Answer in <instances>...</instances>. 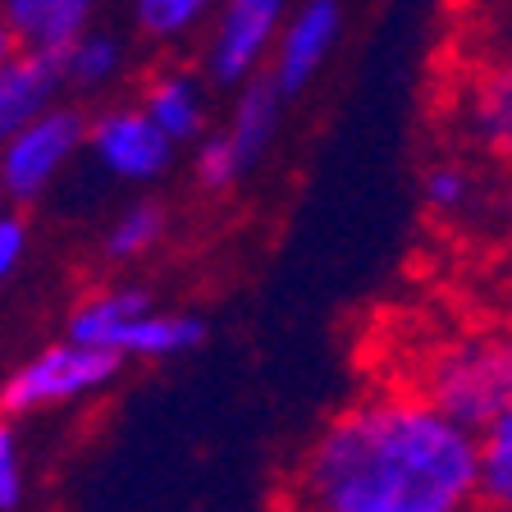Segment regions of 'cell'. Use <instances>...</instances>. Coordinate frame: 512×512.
<instances>
[{
    "mask_svg": "<svg viewBox=\"0 0 512 512\" xmlns=\"http://www.w3.org/2000/svg\"><path fill=\"white\" fill-rule=\"evenodd\" d=\"M142 311H151V293L147 288H106L96 298L78 302L64 320V334L78 343H92V348H110L115 334L124 330L128 320H138Z\"/></svg>",
    "mask_w": 512,
    "mask_h": 512,
    "instance_id": "obj_15",
    "label": "cell"
},
{
    "mask_svg": "<svg viewBox=\"0 0 512 512\" xmlns=\"http://www.w3.org/2000/svg\"><path fill=\"white\" fill-rule=\"evenodd\" d=\"M23 503V453L14 435V416L0 412V512H19Z\"/></svg>",
    "mask_w": 512,
    "mask_h": 512,
    "instance_id": "obj_21",
    "label": "cell"
},
{
    "mask_svg": "<svg viewBox=\"0 0 512 512\" xmlns=\"http://www.w3.org/2000/svg\"><path fill=\"white\" fill-rule=\"evenodd\" d=\"M87 128H92V119L83 110L55 101L51 110H42L19 133L0 142V179H5L10 202H37L55 183V174L87 147Z\"/></svg>",
    "mask_w": 512,
    "mask_h": 512,
    "instance_id": "obj_4",
    "label": "cell"
},
{
    "mask_svg": "<svg viewBox=\"0 0 512 512\" xmlns=\"http://www.w3.org/2000/svg\"><path fill=\"white\" fill-rule=\"evenodd\" d=\"M142 106L179 147L206 138V87L188 69H165V74L151 78L147 92H142Z\"/></svg>",
    "mask_w": 512,
    "mask_h": 512,
    "instance_id": "obj_13",
    "label": "cell"
},
{
    "mask_svg": "<svg viewBox=\"0 0 512 512\" xmlns=\"http://www.w3.org/2000/svg\"><path fill=\"white\" fill-rule=\"evenodd\" d=\"M339 32H343L339 0H302L298 10L288 14L284 32H279V46L270 55V78L279 83V92L288 101L316 83V74L325 69L334 46H339Z\"/></svg>",
    "mask_w": 512,
    "mask_h": 512,
    "instance_id": "obj_8",
    "label": "cell"
},
{
    "mask_svg": "<svg viewBox=\"0 0 512 512\" xmlns=\"http://www.w3.org/2000/svg\"><path fill=\"white\" fill-rule=\"evenodd\" d=\"M60 87H69V78H64V51H32V46H23L0 69V142L10 138V133H19L42 110H51L60 101Z\"/></svg>",
    "mask_w": 512,
    "mask_h": 512,
    "instance_id": "obj_10",
    "label": "cell"
},
{
    "mask_svg": "<svg viewBox=\"0 0 512 512\" xmlns=\"http://www.w3.org/2000/svg\"><path fill=\"white\" fill-rule=\"evenodd\" d=\"M206 343V320L202 316H160V311H142L138 320H128L115 334L110 352L119 357H142V362H165V357H183Z\"/></svg>",
    "mask_w": 512,
    "mask_h": 512,
    "instance_id": "obj_14",
    "label": "cell"
},
{
    "mask_svg": "<svg viewBox=\"0 0 512 512\" xmlns=\"http://www.w3.org/2000/svg\"><path fill=\"white\" fill-rule=\"evenodd\" d=\"M453 124L471 156L499 174H512V51L467 69L453 101Z\"/></svg>",
    "mask_w": 512,
    "mask_h": 512,
    "instance_id": "obj_6",
    "label": "cell"
},
{
    "mask_svg": "<svg viewBox=\"0 0 512 512\" xmlns=\"http://www.w3.org/2000/svg\"><path fill=\"white\" fill-rule=\"evenodd\" d=\"M119 69H124V42L110 37V32L87 28L83 37L64 51V78H69V87H78V92H101V87H110L119 78Z\"/></svg>",
    "mask_w": 512,
    "mask_h": 512,
    "instance_id": "obj_16",
    "label": "cell"
},
{
    "mask_svg": "<svg viewBox=\"0 0 512 512\" xmlns=\"http://www.w3.org/2000/svg\"><path fill=\"white\" fill-rule=\"evenodd\" d=\"M211 10H220V0H138L133 19L151 42H179Z\"/></svg>",
    "mask_w": 512,
    "mask_h": 512,
    "instance_id": "obj_19",
    "label": "cell"
},
{
    "mask_svg": "<svg viewBox=\"0 0 512 512\" xmlns=\"http://www.w3.org/2000/svg\"><path fill=\"white\" fill-rule=\"evenodd\" d=\"M416 389L476 435L494 426L512 412V325H485L444 339L421 362Z\"/></svg>",
    "mask_w": 512,
    "mask_h": 512,
    "instance_id": "obj_2",
    "label": "cell"
},
{
    "mask_svg": "<svg viewBox=\"0 0 512 512\" xmlns=\"http://www.w3.org/2000/svg\"><path fill=\"white\" fill-rule=\"evenodd\" d=\"M0 14L32 51H69L92 28L96 0H0Z\"/></svg>",
    "mask_w": 512,
    "mask_h": 512,
    "instance_id": "obj_12",
    "label": "cell"
},
{
    "mask_svg": "<svg viewBox=\"0 0 512 512\" xmlns=\"http://www.w3.org/2000/svg\"><path fill=\"white\" fill-rule=\"evenodd\" d=\"M494 224H499V238H503V247H508V256H512V174H508V183H503V192H499V215H494Z\"/></svg>",
    "mask_w": 512,
    "mask_h": 512,
    "instance_id": "obj_23",
    "label": "cell"
},
{
    "mask_svg": "<svg viewBox=\"0 0 512 512\" xmlns=\"http://www.w3.org/2000/svg\"><path fill=\"white\" fill-rule=\"evenodd\" d=\"M87 151L106 174L124 183H156L160 174H170L179 142L147 115V106H106L92 115L87 128Z\"/></svg>",
    "mask_w": 512,
    "mask_h": 512,
    "instance_id": "obj_7",
    "label": "cell"
},
{
    "mask_svg": "<svg viewBox=\"0 0 512 512\" xmlns=\"http://www.w3.org/2000/svg\"><path fill=\"white\" fill-rule=\"evenodd\" d=\"M124 371V357L110 348H92L64 334L60 343L32 352L28 362H19L5 384H0V412L5 416H32L60 403H78V398L96 394L115 384V375Z\"/></svg>",
    "mask_w": 512,
    "mask_h": 512,
    "instance_id": "obj_3",
    "label": "cell"
},
{
    "mask_svg": "<svg viewBox=\"0 0 512 512\" xmlns=\"http://www.w3.org/2000/svg\"><path fill=\"white\" fill-rule=\"evenodd\" d=\"M23 252H28V224L19 215H0V288L14 279V270L23 266Z\"/></svg>",
    "mask_w": 512,
    "mask_h": 512,
    "instance_id": "obj_22",
    "label": "cell"
},
{
    "mask_svg": "<svg viewBox=\"0 0 512 512\" xmlns=\"http://www.w3.org/2000/svg\"><path fill=\"white\" fill-rule=\"evenodd\" d=\"M284 101L288 96L279 92V83L270 74H256L238 87L224 133H229V142H234L243 170H256V165L266 160L270 142H275V133H279V119H284Z\"/></svg>",
    "mask_w": 512,
    "mask_h": 512,
    "instance_id": "obj_11",
    "label": "cell"
},
{
    "mask_svg": "<svg viewBox=\"0 0 512 512\" xmlns=\"http://www.w3.org/2000/svg\"><path fill=\"white\" fill-rule=\"evenodd\" d=\"M480 512H512V412L480 430Z\"/></svg>",
    "mask_w": 512,
    "mask_h": 512,
    "instance_id": "obj_17",
    "label": "cell"
},
{
    "mask_svg": "<svg viewBox=\"0 0 512 512\" xmlns=\"http://www.w3.org/2000/svg\"><path fill=\"white\" fill-rule=\"evenodd\" d=\"M307 512H480V435L421 389L334 412L298 462Z\"/></svg>",
    "mask_w": 512,
    "mask_h": 512,
    "instance_id": "obj_1",
    "label": "cell"
},
{
    "mask_svg": "<svg viewBox=\"0 0 512 512\" xmlns=\"http://www.w3.org/2000/svg\"><path fill=\"white\" fill-rule=\"evenodd\" d=\"M23 51V42H19V32L10 28V23H5V14H0V69H5V64L14 60V55Z\"/></svg>",
    "mask_w": 512,
    "mask_h": 512,
    "instance_id": "obj_24",
    "label": "cell"
},
{
    "mask_svg": "<svg viewBox=\"0 0 512 512\" xmlns=\"http://www.w3.org/2000/svg\"><path fill=\"white\" fill-rule=\"evenodd\" d=\"M490 165L480 156H439L426 165V174H421V202H426V211L435 215V220L444 224H467L476 220V215H499V192L490 183Z\"/></svg>",
    "mask_w": 512,
    "mask_h": 512,
    "instance_id": "obj_9",
    "label": "cell"
},
{
    "mask_svg": "<svg viewBox=\"0 0 512 512\" xmlns=\"http://www.w3.org/2000/svg\"><path fill=\"white\" fill-rule=\"evenodd\" d=\"M160 238H165V211H160L156 202H138L110 224L106 256L110 261H138V256H147L151 247L160 243Z\"/></svg>",
    "mask_w": 512,
    "mask_h": 512,
    "instance_id": "obj_18",
    "label": "cell"
},
{
    "mask_svg": "<svg viewBox=\"0 0 512 512\" xmlns=\"http://www.w3.org/2000/svg\"><path fill=\"white\" fill-rule=\"evenodd\" d=\"M288 23V0H220L206 42V78L215 87H243L275 55Z\"/></svg>",
    "mask_w": 512,
    "mask_h": 512,
    "instance_id": "obj_5",
    "label": "cell"
},
{
    "mask_svg": "<svg viewBox=\"0 0 512 512\" xmlns=\"http://www.w3.org/2000/svg\"><path fill=\"white\" fill-rule=\"evenodd\" d=\"M5 202H10V192H5V179H0V215H5Z\"/></svg>",
    "mask_w": 512,
    "mask_h": 512,
    "instance_id": "obj_25",
    "label": "cell"
},
{
    "mask_svg": "<svg viewBox=\"0 0 512 512\" xmlns=\"http://www.w3.org/2000/svg\"><path fill=\"white\" fill-rule=\"evenodd\" d=\"M243 160H238L234 142H229V133H206L202 142H197V156H192V179H197V188L202 192H229L238 179H243Z\"/></svg>",
    "mask_w": 512,
    "mask_h": 512,
    "instance_id": "obj_20",
    "label": "cell"
}]
</instances>
